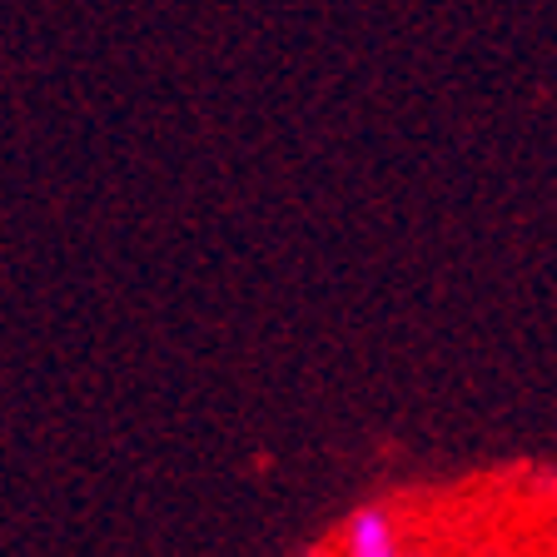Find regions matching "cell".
<instances>
[{"label": "cell", "mask_w": 557, "mask_h": 557, "mask_svg": "<svg viewBox=\"0 0 557 557\" xmlns=\"http://www.w3.org/2000/svg\"><path fill=\"white\" fill-rule=\"evenodd\" d=\"M344 557H404L398 547V518L383 503H363L344 522Z\"/></svg>", "instance_id": "cell-1"}, {"label": "cell", "mask_w": 557, "mask_h": 557, "mask_svg": "<svg viewBox=\"0 0 557 557\" xmlns=\"http://www.w3.org/2000/svg\"><path fill=\"white\" fill-rule=\"evenodd\" d=\"M404 557H408V553H404Z\"/></svg>", "instance_id": "cell-2"}]
</instances>
